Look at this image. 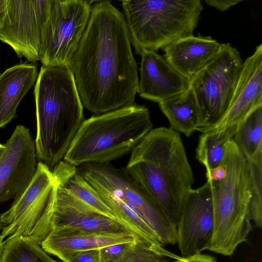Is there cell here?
<instances>
[{
  "label": "cell",
  "mask_w": 262,
  "mask_h": 262,
  "mask_svg": "<svg viewBox=\"0 0 262 262\" xmlns=\"http://www.w3.org/2000/svg\"><path fill=\"white\" fill-rule=\"evenodd\" d=\"M137 237L132 234L103 233L61 229L52 231L40 246L48 254L61 260L74 253L100 249L111 245L132 242Z\"/></svg>",
  "instance_id": "e0dca14e"
},
{
  "label": "cell",
  "mask_w": 262,
  "mask_h": 262,
  "mask_svg": "<svg viewBox=\"0 0 262 262\" xmlns=\"http://www.w3.org/2000/svg\"><path fill=\"white\" fill-rule=\"evenodd\" d=\"M170 262H217L215 258L209 255L198 253L187 257L179 256L173 261Z\"/></svg>",
  "instance_id": "83f0119b"
},
{
  "label": "cell",
  "mask_w": 262,
  "mask_h": 262,
  "mask_svg": "<svg viewBox=\"0 0 262 262\" xmlns=\"http://www.w3.org/2000/svg\"><path fill=\"white\" fill-rule=\"evenodd\" d=\"M4 149H5L4 144H2L0 143V157L2 155V154H3V152L4 150Z\"/></svg>",
  "instance_id": "1f68e13d"
},
{
  "label": "cell",
  "mask_w": 262,
  "mask_h": 262,
  "mask_svg": "<svg viewBox=\"0 0 262 262\" xmlns=\"http://www.w3.org/2000/svg\"><path fill=\"white\" fill-rule=\"evenodd\" d=\"M5 226L6 225L4 223L0 222V231H1Z\"/></svg>",
  "instance_id": "d6a6232c"
},
{
  "label": "cell",
  "mask_w": 262,
  "mask_h": 262,
  "mask_svg": "<svg viewBox=\"0 0 262 262\" xmlns=\"http://www.w3.org/2000/svg\"><path fill=\"white\" fill-rule=\"evenodd\" d=\"M239 125L202 134L196 150V157L205 166L206 173L222 165L227 144L233 139Z\"/></svg>",
  "instance_id": "44dd1931"
},
{
  "label": "cell",
  "mask_w": 262,
  "mask_h": 262,
  "mask_svg": "<svg viewBox=\"0 0 262 262\" xmlns=\"http://www.w3.org/2000/svg\"><path fill=\"white\" fill-rule=\"evenodd\" d=\"M0 157V203L18 199L32 181L37 163L30 130L16 126Z\"/></svg>",
  "instance_id": "7c38bea8"
},
{
  "label": "cell",
  "mask_w": 262,
  "mask_h": 262,
  "mask_svg": "<svg viewBox=\"0 0 262 262\" xmlns=\"http://www.w3.org/2000/svg\"></svg>",
  "instance_id": "e575fe53"
},
{
  "label": "cell",
  "mask_w": 262,
  "mask_h": 262,
  "mask_svg": "<svg viewBox=\"0 0 262 262\" xmlns=\"http://www.w3.org/2000/svg\"><path fill=\"white\" fill-rule=\"evenodd\" d=\"M57 190L52 170L38 162L35 175L26 190L0 215V222L6 225L1 235L5 239L24 237L40 245L50 232Z\"/></svg>",
  "instance_id": "52a82bcc"
},
{
  "label": "cell",
  "mask_w": 262,
  "mask_h": 262,
  "mask_svg": "<svg viewBox=\"0 0 262 262\" xmlns=\"http://www.w3.org/2000/svg\"><path fill=\"white\" fill-rule=\"evenodd\" d=\"M37 75V67L34 63L15 64L0 75V128L16 117L18 104Z\"/></svg>",
  "instance_id": "d6986e66"
},
{
  "label": "cell",
  "mask_w": 262,
  "mask_h": 262,
  "mask_svg": "<svg viewBox=\"0 0 262 262\" xmlns=\"http://www.w3.org/2000/svg\"><path fill=\"white\" fill-rule=\"evenodd\" d=\"M125 171L176 228L194 182L179 133L169 127L152 128L131 151Z\"/></svg>",
  "instance_id": "7a4b0ae2"
},
{
  "label": "cell",
  "mask_w": 262,
  "mask_h": 262,
  "mask_svg": "<svg viewBox=\"0 0 262 262\" xmlns=\"http://www.w3.org/2000/svg\"><path fill=\"white\" fill-rule=\"evenodd\" d=\"M250 179L252 198L249 206L251 221L262 227V154L246 159Z\"/></svg>",
  "instance_id": "d4e9b609"
},
{
  "label": "cell",
  "mask_w": 262,
  "mask_h": 262,
  "mask_svg": "<svg viewBox=\"0 0 262 262\" xmlns=\"http://www.w3.org/2000/svg\"><path fill=\"white\" fill-rule=\"evenodd\" d=\"M52 0H7L0 40L10 46L19 58L40 61L42 31Z\"/></svg>",
  "instance_id": "30bf717a"
},
{
  "label": "cell",
  "mask_w": 262,
  "mask_h": 262,
  "mask_svg": "<svg viewBox=\"0 0 262 262\" xmlns=\"http://www.w3.org/2000/svg\"><path fill=\"white\" fill-rule=\"evenodd\" d=\"M213 229L211 188L208 181L189 192L176 225L177 243L182 257L209 250Z\"/></svg>",
  "instance_id": "4fadbf2b"
},
{
  "label": "cell",
  "mask_w": 262,
  "mask_h": 262,
  "mask_svg": "<svg viewBox=\"0 0 262 262\" xmlns=\"http://www.w3.org/2000/svg\"><path fill=\"white\" fill-rule=\"evenodd\" d=\"M94 1L52 0L42 34L40 61L42 66L70 68Z\"/></svg>",
  "instance_id": "9c48e42d"
},
{
  "label": "cell",
  "mask_w": 262,
  "mask_h": 262,
  "mask_svg": "<svg viewBox=\"0 0 262 262\" xmlns=\"http://www.w3.org/2000/svg\"><path fill=\"white\" fill-rule=\"evenodd\" d=\"M61 262H102L99 249L80 251L64 257Z\"/></svg>",
  "instance_id": "4316f807"
},
{
  "label": "cell",
  "mask_w": 262,
  "mask_h": 262,
  "mask_svg": "<svg viewBox=\"0 0 262 262\" xmlns=\"http://www.w3.org/2000/svg\"><path fill=\"white\" fill-rule=\"evenodd\" d=\"M123 14L94 1L70 68L83 106L100 115L134 104L138 69Z\"/></svg>",
  "instance_id": "6da1fadb"
},
{
  "label": "cell",
  "mask_w": 262,
  "mask_h": 262,
  "mask_svg": "<svg viewBox=\"0 0 262 262\" xmlns=\"http://www.w3.org/2000/svg\"><path fill=\"white\" fill-rule=\"evenodd\" d=\"M167 262H170V261H167Z\"/></svg>",
  "instance_id": "836d02e7"
},
{
  "label": "cell",
  "mask_w": 262,
  "mask_h": 262,
  "mask_svg": "<svg viewBox=\"0 0 262 262\" xmlns=\"http://www.w3.org/2000/svg\"><path fill=\"white\" fill-rule=\"evenodd\" d=\"M243 0H205L206 4L221 11H225L230 7L241 3Z\"/></svg>",
  "instance_id": "f1b7e54d"
},
{
  "label": "cell",
  "mask_w": 262,
  "mask_h": 262,
  "mask_svg": "<svg viewBox=\"0 0 262 262\" xmlns=\"http://www.w3.org/2000/svg\"><path fill=\"white\" fill-rule=\"evenodd\" d=\"M5 246V239L0 234V262H1L2 256Z\"/></svg>",
  "instance_id": "4dcf8cb0"
},
{
  "label": "cell",
  "mask_w": 262,
  "mask_h": 262,
  "mask_svg": "<svg viewBox=\"0 0 262 262\" xmlns=\"http://www.w3.org/2000/svg\"><path fill=\"white\" fill-rule=\"evenodd\" d=\"M138 93L144 99L160 103L179 95L190 87V81L178 72L156 52L141 55Z\"/></svg>",
  "instance_id": "2e32d148"
},
{
  "label": "cell",
  "mask_w": 262,
  "mask_h": 262,
  "mask_svg": "<svg viewBox=\"0 0 262 262\" xmlns=\"http://www.w3.org/2000/svg\"><path fill=\"white\" fill-rule=\"evenodd\" d=\"M222 46L223 43L210 36L192 35L164 48L163 57L178 72L190 81L219 52Z\"/></svg>",
  "instance_id": "ac0fdd59"
},
{
  "label": "cell",
  "mask_w": 262,
  "mask_h": 262,
  "mask_svg": "<svg viewBox=\"0 0 262 262\" xmlns=\"http://www.w3.org/2000/svg\"><path fill=\"white\" fill-rule=\"evenodd\" d=\"M121 6L131 43L140 55L193 35L203 9L200 0H124Z\"/></svg>",
  "instance_id": "8992f818"
},
{
  "label": "cell",
  "mask_w": 262,
  "mask_h": 262,
  "mask_svg": "<svg viewBox=\"0 0 262 262\" xmlns=\"http://www.w3.org/2000/svg\"><path fill=\"white\" fill-rule=\"evenodd\" d=\"M233 140L245 159L262 152V107L240 124Z\"/></svg>",
  "instance_id": "7402d4cb"
},
{
  "label": "cell",
  "mask_w": 262,
  "mask_h": 262,
  "mask_svg": "<svg viewBox=\"0 0 262 262\" xmlns=\"http://www.w3.org/2000/svg\"><path fill=\"white\" fill-rule=\"evenodd\" d=\"M133 241L111 245L99 249L101 260L102 262H115L126 251Z\"/></svg>",
  "instance_id": "484cf974"
},
{
  "label": "cell",
  "mask_w": 262,
  "mask_h": 262,
  "mask_svg": "<svg viewBox=\"0 0 262 262\" xmlns=\"http://www.w3.org/2000/svg\"><path fill=\"white\" fill-rule=\"evenodd\" d=\"M56 182L57 196L50 221V233L54 230L69 229L97 233L133 234L118 220L86 204L68 191L60 183L56 180Z\"/></svg>",
  "instance_id": "5bb4252c"
},
{
  "label": "cell",
  "mask_w": 262,
  "mask_h": 262,
  "mask_svg": "<svg viewBox=\"0 0 262 262\" xmlns=\"http://www.w3.org/2000/svg\"><path fill=\"white\" fill-rule=\"evenodd\" d=\"M79 171L96 178L133 203L164 246L177 243L176 227L157 203L125 171L107 164L90 163Z\"/></svg>",
  "instance_id": "8fae6325"
},
{
  "label": "cell",
  "mask_w": 262,
  "mask_h": 262,
  "mask_svg": "<svg viewBox=\"0 0 262 262\" xmlns=\"http://www.w3.org/2000/svg\"><path fill=\"white\" fill-rule=\"evenodd\" d=\"M149 110L130 105L84 120L63 160L77 167L107 164L131 151L152 129Z\"/></svg>",
  "instance_id": "277c9868"
},
{
  "label": "cell",
  "mask_w": 262,
  "mask_h": 262,
  "mask_svg": "<svg viewBox=\"0 0 262 262\" xmlns=\"http://www.w3.org/2000/svg\"><path fill=\"white\" fill-rule=\"evenodd\" d=\"M179 257L162 245L137 237L115 262H167V258L176 260Z\"/></svg>",
  "instance_id": "cb8c5ba5"
},
{
  "label": "cell",
  "mask_w": 262,
  "mask_h": 262,
  "mask_svg": "<svg viewBox=\"0 0 262 262\" xmlns=\"http://www.w3.org/2000/svg\"><path fill=\"white\" fill-rule=\"evenodd\" d=\"M1 262H58L44 251L40 245L24 237L5 239Z\"/></svg>",
  "instance_id": "603a6c76"
},
{
  "label": "cell",
  "mask_w": 262,
  "mask_h": 262,
  "mask_svg": "<svg viewBox=\"0 0 262 262\" xmlns=\"http://www.w3.org/2000/svg\"><path fill=\"white\" fill-rule=\"evenodd\" d=\"M262 107V44L243 62L238 81L226 112L208 130L239 125Z\"/></svg>",
  "instance_id": "9a60e30c"
},
{
  "label": "cell",
  "mask_w": 262,
  "mask_h": 262,
  "mask_svg": "<svg viewBox=\"0 0 262 262\" xmlns=\"http://www.w3.org/2000/svg\"><path fill=\"white\" fill-rule=\"evenodd\" d=\"M159 105L168 120L171 129L189 137L201 127L198 105L190 87L179 95L161 101Z\"/></svg>",
  "instance_id": "ffe728a7"
},
{
  "label": "cell",
  "mask_w": 262,
  "mask_h": 262,
  "mask_svg": "<svg viewBox=\"0 0 262 262\" xmlns=\"http://www.w3.org/2000/svg\"><path fill=\"white\" fill-rule=\"evenodd\" d=\"M7 0H0V30H1L6 13Z\"/></svg>",
  "instance_id": "f546056e"
},
{
  "label": "cell",
  "mask_w": 262,
  "mask_h": 262,
  "mask_svg": "<svg viewBox=\"0 0 262 262\" xmlns=\"http://www.w3.org/2000/svg\"><path fill=\"white\" fill-rule=\"evenodd\" d=\"M242 63L238 50L229 43H223L219 52L190 80L200 112L199 132H207L224 116Z\"/></svg>",
  "instance_id": "ba28073f"
},
{
  "label": "cell",
  "mask_w": 262,
  "mask_h": 262,
  "mask_svg": "<svg viewBox=\"0 0 262 262\" xmlns=\"http://www.w3.org/2000/svg\"><path fill=\"white\" fill-rule=\"evenodd\" d=\"M223 164L225 173L210 183L213 212L212 238L209 250L224 256L233 254L247 241L252 226L249 215L252 198L246 160L231 139Z\"/></svg>",
  "instance_id": "5b68a950"
},
{
  "label": "cell",
  "mask_w": 262,
  "mask_h": 262,
  "mask_svg": "<svg viewBox=\"0 0 262 262\" xmlns=\"http://www.w3.org/2000/svg\"><path fill=\"white\" fill-rule=\"evenodd\" d=\"M34 94L36 157L52 170L63 160L84 121L83 106L69 67L42 66Z\"/></svg>",
  "instance_id": "3957f363"
}]
</instances>
